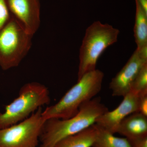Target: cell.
<instances>
[{"label":"cell","instance_id":"cell-1","mask_svg":"<svg viewBox=\"0 0 147 147\" xmlns=\"http://www.w3.org/2000/svg\"><path fill=\"white\" fill-rule=\"evenodd\" d=\"M108 110L101 102L100 98L95 97L83 104L78 113L71 117L46 120L40 137V147H54L61 139L93 125L97 119Z\"/></svg>","mask_w":147,"mask_h":147},{"label":"cell","instance_id":"cell-2","mask_svg":"<svg viewBox=\"0 0 147 147\" xmlns=\"http://www.w3.org/2000/svg\"><path fill=\"white\" fill-rule=\"evenodd\" d=\"M104 76L97 69L84 74L57 103L42 110L43 118L66 119L75 115L83 104L100 92Z\"/></svg>","mask_w":147,"mask_h":147},{"label":"cell","instance_id":"cell-3","mask_svg":"<svg viewBox=\"0 0 147 147\" xmlns=\"http://www.w3.org/2000/svg\"><path fill=\"white\" fill-rule=\"evenodd\" d=\"M120 31L108 24L94 22L86 30L79 51L78 80L96 69L99 57L109 46L117 42Z\"/></svg>","mask_w":147,"mask_h":147},{"label":"cell","instance_id":"cell-4","mask_svg":"<svg viewBox=\"0 0 147 147\" xmlns=\"http://www.w3.org/2000/svg\"><path fill=\"white\" fill-rule=\"evenodd\" d=\"M50 102V92L45 85L32 82L20 89L18 96L0 113V129L16 124L29 117L38 108Z\"/></svg>","mask_w":147,"mask_h":147},{"label":"cell","instance_id":"cell-5","mask_svg":"<svg viewBox=\"0 0 147 147\" xmlns=\"http://www.w3.org/2000/svg\"><path fill=\"white\" fill-rule=\"evenodd\" d=\"M33 36L11 16L0 30V67L7 70L19 65L30 50Z\"/></svg>","mask_w":147,"mask_h":147},{"label":"cell","instance_id":"cell-6","mask_svg":"<svg viewBox=\"0 0 147 147\" xmlns=\"http://www.w3.org/2000/svg\"><path fill=\"white\" fill-rule=\"evenodd\" d=\"M42 107L18 123L0 129V147H37L45 121Z\"/></svg>","mask_w":147,"mask_h":147},{"label":"cell","instance_id":"cell-7","mask_svg":"<svg viewBox=\"0 0 147 147\" xmlns=\"http://www.w3.org/2000/svg\"><path fill=\"white\" fill-rule=\"evenodd\" d=\"M147 63V45L136 49L120 71L112 79L110 89L114 96H122L131 91L134 79Z\"/></svg>","mask_w":147,"mask_h":147},{"label":"cell","instance_id":"cell-8","mask_svg":"<svg viewBox=\"0 0 147 147\" xmlns=\"http://www.w3.org/2000/svg\"><path fill=\"white\" fill-rule=\"evenodd\" d=\"M11 16L33 36L40 24V0H6Z\"/></svg>","mask_w":147,"mask_h":147},{"label":"cell","instance_id":"cell-9","mask_svg":"<svg viewBox=\"0 0 147 147\" xmlns=\"http://www.w3.org/2000/svg\"><path fill=\"white\" fill-rule=\"evenodd\" d=\"M123 97L117 107L102 114L96 120V124L113 134L117 133L121 123L127 116L138 112L139 95L130 91Z\"/></svg>","mask_w":147,"mask_h":147},{"label":"cell","instance_id":"cell-10","mask_svg":"<svg viewBox=\"0 0 147 147\" xmlns=\"http://www.w3.org/2000/svg\"><path fill=\"white\" fill-rule=\"evenodd\" d=\"M117 133L128 141L147 136V117L138 112L131 114L120 124Z\"/></svg>","mask_w":147,"mask_h":147},{"label":"cell","instance_id":"cell-11","mask_svg":"<svg viewBox=\"0 0 147 147\" xmlns=\"http://www.w3.org/2000/svg\"><path fill=\"white\" fill-rule=\"evenodd\" d=\"M96 135L94 124L81 132L61 139L54 147H92Z\"/></svg>","mask_w":147,"mask_h":147},{"label":"cell","instance_id":"cell-12","mask_svg":"<svg viewBox=\"0 0 147 147\" xmlns=\"http://www.w3.org/2000/svg\"><path fill=\"white\" fill-rule=\"evenodd\" d=\"M136 3V15L134 32L137 49L147 45V13L142 8L137 0Z\"/></svg>","mask_w":147,"mask_h":147},{"label":"cell","instance_id":"cell-13","mask_svg":"<svg viewBox=\"0 0 147 147\" xmlns=\"http://www.w3.org/2000/svg\"><path fill=\"white\" fill-rule=\"evenodd\" d=\"M95 125L96 135L92 147H131L125 137H116L110 131Z\"/></svg>","mask_w":147,"mask_h":147},{"label":"cell","instance_id":"cell-14","mask_svg":"<svg viewBox=\"0 0 147 147\" xmlns=\"http://www.w3.org/2000/svg\"><path fill=\"white\" fill-rule=\"evenodd\" d=\"M131 91L139 96L147 94V63L143 66L134 79Z\"/></svg>","mask_w":147,"mask_h":147},{"label":"cell","instance_id":"cell-15","mask_svg":"<svg viewBox=\"0 0 147 147\" xmlns=\"http://www.w3.org/2000/svg\"><path fill=\"white\" fill-rule=\"evenodd\" d=\"M11 17L6 0H0V30Z\"/></svg>","mask_w":147,"mask_h":147},{"label":"cell","instance_id":"cell-16","mask_svg":"<svg viewBox=\"0 0 147 147\" xmlns=\"http://www.w3.org/2000/svg\"><path fill=\"white\" fill-rule=\"evenodd\" d=\"M138 112L147 117V94L139 96Z\"/></svg>","mask_w":147,"mask_h":147},{"label":"cell","instance_id":"cell-17","mask_svg":"<svg viewBox=\"0 0 147 147\" xmlns=\"http://www.w3.org/2000/svg\"><path fill=\"white\" fill-rule=\"evenodd\" d=\"M128 141L131 147H147V136Z\"/></svg>","mask_w":147,"mask_h":147},{"label":"cell","instance_id":"cell-18","mask_svg":"<svg viewBox=\"0 0 147 147\" xmlns=\"http://www.w3.org/2000/svg\"><path fill=\"white\" fill-rule=\"evenodd\" d=\"M137 1L145 12L147 13V0H137Z\"/></svg>","mask_w":147,"mask_h":147}]
</instances>
